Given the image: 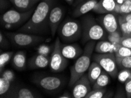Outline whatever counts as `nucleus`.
<instances>
[{
    "label": "nucleus",
    "mask_w": 131,
    "mask_h": 98,
    "mask_svg": "<svg viewBox=\"0 0 131 98\" xmlns=\"http://www.w3.org/2000/svg\"><path fill=\"white\" fill-rule=\"evenodd\" d=\"M98 2V0H89L81 3L75 7V8L73 11L72 16L75 18L79 17L85 15L89 11H93Z\"/></svg>",
    "instance_id": "f3484780"
},
{
    "label": "nucleus",
    "mask_w": 131,
    "mask_h": 98,
    "mask_svg": "<svg viewBox=\"0 0 131 98\" xmlns=\"http://www.w3.org/2000/svg\"><path fill=\"white\" fill-rule=\"evenodd\" d=\"M38 53L48 56L51 52V48L47 45H41L38 48Z\"/></svg>",
    "instance_id": "473e14b6"
},
{
    "label": "nucleus",
    "mask_w": 131,
    "mask_h": 98,
    "mask_svg": "<svg viewBox=\"0 0 131 98\" xmlns=\"http://www.w3.org/2000/svg\"><path fill=\"white\" fill-rule=\"evenodd\" d=\"M62 55L68 59H75L82 55L84 50L77 44L61 45Z\"/></svg>",
    "instance_id": "dca6fc26"
},
{
    "label": "nucleus",
    "mask_w": 131,
    "mask_h": 98,
    "mask_svg": "<svg viewBox=\"0 0 131 98\" xmlns=\"http://www.w3.org/2000/svg\"><path fill=\"white\" fill-rule=\"evenodd\" d=\"M41 1H46V0H41Z\"/></svg>",
    "instance_id": "ea45409f"
},
{
    "label": "nucleus",
    "mask_w": 131,
    "mask_h": 98,
    "mask_svg": "<svg viewBox=\"0 0 131 98\" xmlns=\"http://www.w3.org/2000/svg\"><path fill=\"white\" fill-rule=\"evenodd\" d=\"M106 92V89L105 88L100 89H95L91 91L87 94L85 98H102Z\"/></svg>",
    "instance_id": "c756f323"
},
{
    "label": "nucleus",
    "mask_w": 131,
    "mask_h": 98,
    "mask_svg": "<svg viewBox=\"0 0 131 98\" xmlns=\"http://www.w3.org/2000/svg\"><path fill=\"white\" fill-rule=\"evenodd\" d=\"M117 48L112 43L108 40H101L96 43L94 51L98 53H115Z\"/></svg>",
    "instance_id": "a211bd4d"
},
{
    "label": "nucleus",
    "mask_w": 131,
    "mask_h": 98,
    "mask_svg": "<svg viewBox=\"0 0 131 98\" xmlns=\"http://www.w3.org/2000/svg\"><path fill=\"white\" fill-rule=\"evenodd\" d=\"M86 1H89V0H75L74 3L73 4V5L74 7H76L77 5H78L79 4H80L81 3H82V2H85Z\"/></svg>",
    "instance_id": "4c0bfd02"
},
{
    "label": "nucleus",
    "mask_w": 131,
    "mask_h": 98,
    "mask_svg": "<svg viewBox=\"0 0 131 98\" xmlns=\"http://www.w3.org/2000/svg\"><path fill=\"white\" fill-rule=\"evenodd\" d=\"M125 91L126 97H131V78L125 83Z\"/></svg>",
    "instance_id": "f704fd0d"
},
{
    "label": "nucleus",
    "mask_w": 131,
    "mask_h": 98,
    "mask_svg": "<svg viewBox=\"0 0 131 98\" xmlns=\"http://www.w3.org/2000/svg\"><path fill=\"white\" fill-rule=\"evenodd\" d=\"M122 37V34L121 32V30L115 31L114 32H111L108 34L107 35V40L112 43L116 48L117 50L119 48L121 47L120 41L121 38Z\"/></svg>",
    "instance_id": "393cba45"
},
{
    "label": "nucleus",
    "mask_w": 131,
    "mask_h": 98,
    "mask_svg": "<svg viewBox=\"0 0 131 98\" xmlns=\"http://www.w3.org/2000/svg\"><path fill=\"white\" fill-rule=\"evenodd\" d=\"M49 61L50 57L48 56L38 53L29 59L28 66L32 69L45 68L49 65Z\"/></svg>",
    "instance_id": "2eb2a0df"
},
{
    "label": "nucleus",
    "mask_w": 131,
    "mask_h": 98,
    "mask_svg": "<svg viewBox=\"0 0 131 98\" xmlns=\"http://www.w3.org/2000/svg\"><path fill=\"white\" fill-rule=\"evenodd\" d=\"M0 44H1V47L4 48H5L9 46L8 40L4 35H3L2 32H0Z\"/></svg>",
    "instance_id": "c9c22d12"
},
{
    "label": "nucleus",
    "mask_w": 131,
    "mask_h": 98,
    "mask_svg": "<svg viewBox=\"0 0 131 98\" xmlns=\"http://www.w3.org/2000/svg\"><path fill=\"white\" fill-rule=\"evenodd\" d=\"M117 2L116 0H100L93 11L98 14L115 13Z\"/></svg>",
    "instance_id": "4468645a"
},
{
    "label": "nucleus",
    "mask_w": 131,
    "mask_h": 98,
    "mask_svg": "<svg viewBox=\"0 0 131 98\" xmlns=\"http://www.w3.org/2000/svg\"><path fill=\"white\" fill-rule=\"evenodd\" d=\"M1 77L4 78L8 80L11 82H13L15 80V74L11 70H5L1 73Z\"/></svg>",
    "instance_id": "2f4dec72"
},
{
    "label": "nucleus",
    "mask_w": 131,
    "mask_h": 98,
    "mask_svg": "<svg viewBox=\"0 0 131 98\" xmlns=\"http://www.w3.org/2000/svg\"><path fill=\"white\" fill-rule=\"evenodd\" d=\"M65 14L64 9L62 7L56 6L51 9L48 16V25L51 35L53 37L58 31L61 21Z\"/></svg>",
    "instance_id": "f8f14e48"
},
{
    "label": "nucleus",
    "mask_w": 131,
    "mask_h": 98,
    "mask_svg": "<svg viewBox=\"0 0 131 98\" xmlns=\"http://www.w3.org/2000/svg\"><path fill=\"white\" fill-rule=\"evenodd\" d=\"M82 41L87 43L91 41L107 40V33L96 19L92 15H86L82 19Z\"/></svg>",
    "instance_id": "7ed1b4c3"
},
{
    "label": "nucleus",
    "mask_w": 131,
    "mask_h": 98,
    "mask_svg": "<svg viewBox=\"0 0 131 98\" xmlns=\"http://www.w3.org/2000/svg\"><path fill=\"white\" fill-rule=\"evenodd\" d=\"M118 67L121 69H131V57H116Z\"/></svg>",
    "instance_id": "bb28decb"
},
{
    "label": "nucleus",
    "mask_w": 131,
    "mask_h": 98,
    "mask_svg": "<svg viewBox=\"0 0 131 98\" xmlns=\"http://www.w3.org/2000/svg\"><path fill=\"white\" fill-rule=\"evenodd\" d=\"M69 5H73V3H74L75 0H65Z\"/></svg>",
    "instance_id": "58836bf2"
},
{
    "label": "nucleus",
    "mask_w": 131,
    "mask_h": 98,
    "mask_svg": "<svg viewBox=\"0 0 131 98\" xmlns=\"http://www.w3.org/2000/svg\"><path fill=\"white\" fill-rule=\"evenodd\" d=\"M33 82L41 89L51 93L58 91L63 84L62 79L57 76L37 77L34 79Z\"/></svg>",
    "instance_id": "1a4fd4ad"
},
{
    "label": "nucleus",
    "mask_w": 131,
    "mask_h": 98,
    "mask_svg": "<svg viewBox=\"0 0 131 98\" xmlns=\"http://www.w3.org/2000/svg\"><path fill=\"white\" fill-rule=\"evenodd\" d=\"M120 45L123 47L131 48V37H124L121 38Z\"/></svg>",
    "instance_id": "72a5a7b5"
},
{
    "label": "nucleus",
    "mask_w": 131,
    "mask_h": 98,
    "mask_svg": "<svg viewBox=\"0 0 131 98\" xmlns=\"http://www.w3.org/2000/svg\"><path fill=\"white\" fill-rule=\"evenodd\" d=\"M3 97L36 98L41 97V96L28 88L16 86L11 87Z\"/></svg>",
    "instance_id": "ddd939ff"
},
{
    "label": "nucleus",
    "mask_w": 131,
    "mask_h": 98,
    "mask_svg": "<svg viewBox=\"0 0 131 98\" xmlns=\"http://www.w3.org/2000/svg\"><path fill=\"white\" fill-rule=\"evenodd\" d=\"M58 97H59V98H71L73 97H72V94L71 95L70 93L67 91V92H65L63 93L62 95L59 96Z\"/></svg>",
    "instance_id": "e433bc0d"
},
{
    "label": "nucleus",
    "mask_w": 131,
    "mask_h": 98,
    "mask_svg": "<svg viewBox=\"0 0 131 98\" xmlns=\"http://www.w3.org/2000/svg\"><path fill=\"white\" fill-rule=\"evenodd\" d=\"M92 59L94 61L100 64L102 69L109 73L111 77L115 78L118 73V65L116 56L114 53H98L92 55Z\"/></svg>",
    "instance_id": "0eeeda50"
},
{
    "label": "nucleus",
    "mask_w": 131,
    "mask_h": 98,
    "mask_svg": "<svg viewBox=\"0 0 131 98\" xmlns=\"http://www.w3.org/2000/svg\"><path fill=\"white\" fill-rule=\"evenodd\" d=\"M116 57H131V48L121 46L115 53Z\"/></svg>",
    "instance_id": "7c9ffc66"
},
{
    "label": "nucleus",
    "mask_w": 131,
    "mask_h": 98,
    "mask_svg": "<svg viewBox=\"0 0 131 98\" xmlns=\"http://www.w3.org/2000/svg\"><path fill=\"white\" fill-rule=\"evenodd\" d=\"M102 68L96 62L94 61L91 63L88 72V77L91 85H93L103 71Z\"/></svg>",
    "instance_id": "412c9836"
},
{
    "label": "nucleus",
    "mask_w": 131,
    "mask_h": 98,
    "mask_svg": "<svg viewBox=\"0 0 131 98\" xmlns=\"http://www.w3.org/2000/svg\"><path fill=\"white\" fill-rule=\"evenodd\" d=\"M34 10V8L25 12L9 9L1 15V24L7 29H13L21 25L23 26L30 18Z\"/></svg>",
    "instance_id": "39448f33"
},
{
    "label": "nucleus",
    "mask_w": 131,
    "mask_h": 98,
    "mask_svg": "<svg viewBox=\"0 0 131 98\" xmlns=\"http://www.w3.org/2000/svg\"><path fill=\"white\" fill-rule=\"evenodd\" d=\"M110 77L111 76L109 75V73L103 70L100 77L92 85L93 89L104 88L106 87L110 82Z\"/></svg>",
    "instance_id": "5701e85b"
},
{
    "label": "nucleus",
    "mask_w": 131,
    "mask_h": 98,
    "mask_svg": "<svg viewBox=\"0 0 131 98\" xmlns=\"http://www.w3.org/2000/svg\"><path fill=\"white\" fill-rule=\"evenodd\" d=\"M53 5V0L41 1L30 18L19 29V31L38 35L43 33L46 28L49 27L48 16Z\"/></svg>",
    "instance_id": "f257e3e1"
},
{
    "label": "nucleus",
    "mask_w": 131,
    "mask_h": 98,
    "mask_svg": "<svg viewBox=\"0 0 131 98\" xmlns=\"http://www.w3.org/2000/svg\"><path fill=\"white\" fill-rule=\"evenodd\" d=\"M82 25L76 20L67 19L58 29L59 38L65 43H72L82 37Z\"/></svg>",
    "instance_id": "20e7f679"
},
{
    "label": "nucleus",
    "mask_w": 131,
    "mask_h": 98,
    "mask_svg": "<svg viewBox=\"0 0 131 98\" xmlns=\"http://www.w3.org/2000/svg\"><path fill=\"white\" fill-rule=\"evenodd\" d=\"M5 34L14 45L19 48L32 47L44 41V38L39 35L21 32H6Z\"/></svg>",
    "instance_id": "423d86ee"
},
{
    "label": "nucleus",
    "mask_w": 131,
    "mask_h": 98,
    "mask_svg": "<svg viewBox=\"0 0 131 98\" xmlns=\"http://www.w3.org/2000/svg\"><path fill=\"white\" fill-rule=\"evenodd\" d=\"M91 83L88 74H84L72 86V97L73 98H85L91 91Z\"/></svg>",
    "instance_id": "9b49d317"
},
{
    "label": "nucleus",
    "mask_w": 131,
    "mask_h": 98,
    "mask_svg": "<svg viewBox=\"0 0 131 98\" xmlns=\"http://www.w3.org/2000/svg\"><path fill=\"white\" fill-rule=\"evenodd\" d=\"M11 83L8 80L1 77L0 78V96L1 97L8 92L11 88Z\"/></svg>",
    "instance_id": "cd10ccee"
},
{
    "label": "nucleus",
    "mask_w": 131,
    "mask_h": 98,
    "mask_svg": "<svg viewBox=\"0 0 131 98\" xmlns=\"http://www.w3.org/2000/svg\"><path fill=\"white\" fill-rule=\"evenodd\" d=\"M96 20L108 34L120 30L118 15L115 13L101 14Z\"/></svg>",
    "instance_id": "9d476101"
},
{
    "label": "nucleus",
    "mask_w": 131,
    "mask_h": 98,
    "mask_svg": "<svg viewBox=\"0 0 131 98\" xmlns=\"http://www.w3.org/2000/svg\"><path fill=\"white\" fill-rule=\"evenodd\" d=\"M117 78L120 82L125 83L131 78V69H121L118 73Z\"/></svg>",
    "instance_id": "c85d7f7f"
},
{
    "label": "nucleus",
    "mask_w": 131,
    "mask_h": 98,
    "mask_svg": "<svg viewBox=\"0 0 131 98\" xmlns=\"http://www.w3.org/2000/svg\"><path fill=\"white\" fill-rule=\"evenodd\" d=\"M14 56V52L11 51L5 52L2 53L0 55V71L1 73L3 72V71L5 65L8 62L13 58Z\"/></svg>",
    "instance_id": "a878e982"
},
{
    "label": "nucleus",
    "mask_w": 131,
    "mask_h": 98,
    "mask_svg": "<svg viewBox=\"0 0 131 98\" xmlns=\"http://www.w3.org/2000/svg\"><path fill=\"white\" fill-rule=\"evenodd\" d=\"M116 1H119V0H116Z\"/></svg>",
    "instance_id": "a19ab883"
},
{
    "label": "nucleus",
    "mask_w": 131,
    "mask_h": 98,
    "mask_svg": "<svg viewBox=\"0 0 131 98\" xmlns=\"http://www.w3.org/2000/svg\"><path fill=\"white\" fill-rule=\"evenodd\" d=\"M115 13L118 15H124L131 13V0H119Z\"/></svg>",
    "instance_id": "4be33fe9"
},
{
    "label": "nucleus",
    "mask_w": 131,
    "mask_h": 98,
    "mask_svg": "<svg viewBox=\"0 0 131 98\" xmlns=\"http://www.w3.org/2000/svg\"><path fill=\"white\" fill-rule=\"evenodd\" d=\"M95 45V41L88 42L82 55L77 58L75 63L71 67V75L69 82V86L70 87H72L75 83L84 75L87 70H88L91 63V61Z\"/></svg>",
    "instance_id": "f03ea898"
},
{
    "label": "nucleus",
    "mask_w": 131,
    "mask_h": 98,
    "mask_svg": "<svg viewBox=\"0 0 131 98\" xmlns=\"http://www.w3.org/2000/svg\"><path fill=\"white\" fill-rule=\"evenodd\" d=\"M60 39L57 37L54 43L53 51L50 57L49 68L53 72H61L68 65V59L62 55L61 52Z\"/></svg>",
    "instance_id": "6e6552de"
},
{
    "label": "nucleus",
    "mask_w": 131,
    "mask_h": 98,
    "mask_svg": "<svg viewBox=\"0 0 131 98\" xmlns=\"http://www.w3.org/2000/svg\"><path fill=\"white\" fill-rule=\"evenodd\" d=\"M12 65L18 71H23L26 67V54L23 51H18L14 55L11 61Z\"/></svg>",
    "instance_id": "aec40b11"
},
{
    "label": "nucleus",
    "mask_w": 131,
    "mask_h": 98,
    "mask_svg": "<svg viewBox=\"0 0 131 98\" xmlns=\"http://www.w3.org/2000/svg\"><path fill=\"white\" fill-rule=\"evenodd\" d=\"M118 21L122 36L131 37V22L127 21L123 19L119 15H118Z\"/></svg>",
    "instance_id": "b1692460"
},
{
    "label": "nucleus",
    "mask_w": 131,
    "mask_h": 98,
    "mask_svg": "<svg viewBox=\"0 0 131 98\" xmlns=\"http://www.w3.org/2000/svg\"><path fill=\"white\" fill-rule=\"evenodd\" d=\"M17 10L25 12L34 8V6L41 0H9Z\"/></svg>",
    "instance_id": "6ab92c4d"
}]
</instances>
